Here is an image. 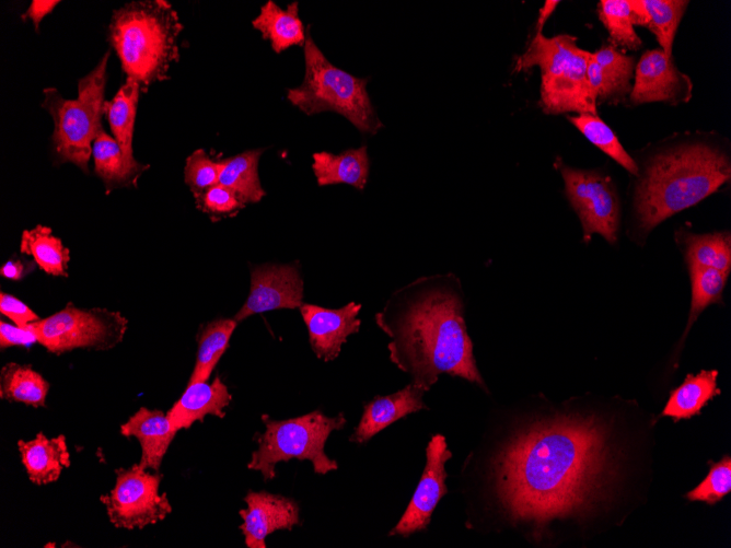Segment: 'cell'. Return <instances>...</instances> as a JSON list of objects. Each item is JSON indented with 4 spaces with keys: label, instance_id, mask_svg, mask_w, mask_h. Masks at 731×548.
<instances>
[{
    "label": "cell",
    "instance_id": "obj_1",
    "mask_svg": "<svg viewBox=\"0 0 731 548\" xmlns=\"http://www.w3.org/2000/svg\"><path fill=\"white\" fill-rule=\"evenodd\" d=\"M617 432L604 416L566 407L521 421L486 464L491 505L536 540L555 523L608 511L629 459Z\"/></svg>",
    "mask_w": 731,
    "mask_h": 548
},
{
    "label": "cell",
    "instance_id": "obj_2",
    "mask_svg": "<svg viewBox=\"0 0 731 548\" xmlns=\"http://www.w3.org/2000/svg\"><path fill=\"white\" fill-rule=\"evenodd\" d=\"M461 280L454 273L420 277L392 293L376 325L390 337L391 361L427 392L441 374L487 392L465 323Z\"/></svg>",
    "mask_w": 731,
    "mask_h": 548
},
{
    "label": "cell",
    "instance_id": "obj_3",
    "mask_svg": "<svg viewBox=\"0 0 731 548\" xmlns=\"http://www.w3.org/2000/svg\"><path fill=\"white\" fill-rule=\"evenodd\" d=\"M730 176L729 143L716 131L677 132L655 143L638 165L635 232L646 237L668 218L713 194Z\"/></svg>",
    "mask_w": 731,
    "mask_h": 548
},
{
    "label": "cell",
    "instance_id": "obj_4",
    "mask_svg": "<svg viewBox=\"0 0 731 548\" xmlns=\"http://www.w3.org/2000/svg\"><path fill=\"white\" fill-rule=\"evenodd\" d=\"M183 30L177 12L164 0L135 1L114 11L108 38L128 79L141 91L169 77L179 58L177 38Z\"/></svg>",
    "mask_w": 731,
    "mask_h": 548
},
{
    "label": "cell",
    "instance_id": "obj_5",
    "mask_svg": "<svg viewBox=\"0 0 731 548\" xmlns=\"http://www.w3.org/2000/svg\"><path fill=\"white\" fill-rule=\"evenodd\" d=\"M577 39L568 34L546 37L535 33L525 51L514 60L515 72L539 68L538 106L546 115H596L587 74L591 53L579 47Z\"/></svg>",
    "mask_w": 731,
    "mask_h": 548
},
{
    "label": "cell",
    "instance_id": "obj_6",
    "mask_svg": "<svg viewBox=\"0 0 731 548\" xmlns=\"http://www.w3.org/2000/svg\"><path fill=\"white\" fill-rule=\"evenodd\" d=\"M303 50V81L287 91V100L294 107L308 116L335 112L362 133L375 135L383 128L367 91V79L355 77L328 61L309 31Z\"/></svg>",
    "mask_w": 731,
    "mask_h": 548
},
{
    "label": "cell",
    "instance_id": "obj_7",
    "mask_svg": "<svg viewBox=\"0 0 731 548\" xmlns=\"http://www.w3.org/2000/svg\"><path fill=\"white\" fill-rule=\"evenodd\" d=\"M107 50L96 67L78 82V97L67 100L55 88L44 89L42 106L51 115L54 132L51 142L60 162H70L83 172L89 171L92 143L103 130L104 93Z\"/></svg>",
    "mask_w": 731,
    "mask_h": 548
},
{
    "label": "cell",
    "instance_id": "obj_8",
    "mask_svg": "<svg viewBox=\"0 0 731 548\" xmlns=\"http://www.w3.org/2000/svg\"><path fill=\"white\" fill-rule=\"evenodd\" d=\"M265 431L258 435V447L252 453L247 468L259 471L264 480L276 476V465L292 458L310 460L315 474L336 470L338 464L325 452V443L335 430L346 424L344 413L328 417L321 410L286 420L263 416Z\"/></svg>",
    "mask_w": 731,
    "mask_h": 548
},
{
    "label": "cell",
    "instance_id": "obj_9",
    "mask_svg": "<svg viewBox=\"0 0 731 548\" xmlns=\"http://www.w3.org/2000/svg\"><path fill=\"white\" fill-rule=\"evenodd\" d=\"M31 325L38 343L51 353L61 354L78 348L107 350L115 347L123 340L128 320L117 311L85 310L69 303Z\"/></svg>",
    "mask_w": 731,
    "mask_h": 548
},
{
    "label": "cell",
    "instance_id": "obj_10",
    "mask_svg": "<svg viewBox=\"0 0 731 548\" xmlns=\"http://www.w3.org/2000/svg\"><path fill=\"white\" fill-rule=\"evenodd\" d=\"M554 166L561 174L566 198L581 222L583 240L589 242L599 234L614 244L620 226V201L612 178L599 170L566 165L559 156Z\"/></svg>",
    "mask_w": 731,
    "mask_h": 548
},
{
    "label": "cell",
    "instance_id": "obj_11",
    "mask_svg": "<svg viewBox=\"0 0 731 548\" xmlns=\"http://www.w3.org/2000/svg\"><path fill=\"white\" fill-rule=\"evenodd\" d=\"M162 475L149 473L141 465L116 470V482L102 495L109 522L117 528L142 529L163 521L172 505L166 493H160Z\"/></svg>",
    "mask_w": 731,
    "mask_h": 548
},
{
    "label": "cell",
    "instance_id": "obj_12",
    "mask_svg": "<svg viewBox=\"0 0 731 548\" xmlns=\"http://www.w3.org/2000/svg\"><path fill=\"white\" fill-rule=\"evenodd\" d=\"M452 457L444 435H432L426 447V465L414 494L388 536L407 537L425 530L439 501L448 493L446 462Z\"/></svg>",
    "mask_w": 731,
    "mask_h": 548
},
{
    "label": "cell",
    "instance_id": "obj_13",
    "mask_svg": "<svg viewBox=\"0 0 731 548\" xmlns=\"http://www.w3.org/2000/svg\"><path fill=\"white\" fill-rule=\"evenodd\" d=\"M693 82L661 48L642 53L635 67L631 91L627 97L630 106L653 102L671 105L687 103L692 98Z\"/></svg>",
    "mask_w": 731,
    "mask_h": 548
},
{
    "label": "cell",
    "instance_id": "obj_14",
    "mask_svg": "<svg viewBox=\"0 0 731 548\" xmlns=\"http://www.w3.org/2000/svg\"><path fill=\"white\" fill-rule=\"evenodd\" d=\"M303 281L292 265H262L251 272V290L244 305L233 317L248 316L280 308H300L303 304Z\"/></svg>",
    "mask_w": 731,
    "mask_h": 548
},
{
    "label": "cell",
    "instance_id": "obj_15",
    "mask_svg": "<svg viewBox=\"0 0 731 548\" xmlns=\"http://www.w3.org/2000/svg\"><path fill=\"white\" fill-rule=\"evenodd\" d=\"M246 509L240 510V529L248 548H265L266 537L275 530H291L300 523L298 503L287 497L267 491H248Z\"/></svg>",
    "mask_w": 731,
    "mask_h": 548
},
{
    "label": "cell",
    "instance_id": "obj_16",
    "mask_svg": "<svg viewBox=\"0 0 731 548\" xmlns=\"http://www.w3.org/2000/svg\"><path fill=\"white\" fill-rule=\"evenodd\" d=\"M360 310L361 304L356 302L339 308L302 304L300 312L309 331L311 348L318 359L329 362L338 357L348 337L360 329Z\"/></svg>",
    "mask_w": 731,
    "mask_h": 548
},
{
    "label": "cell",
    "instance_id": "obj_17",
    "mask_svg": "<svg viewBox=\"0 0 731 548\" xmlns=\"http://www.w3.org/2000/svg\"><path fill=\"white\" fill-rule=\"evenodd\" d=\"M635 67V57L625 55L612 45H603L591 53L587 74L596 106L617 105L627 101Z\"/></svg>",
    "mask_w": 731,
    "mask_h": 548
},
{
    "label": "cell",
    "instance_id": "obj_18",
    "mask_svg": "<svg viewBox=\"0 0 731 548\" xmlns=\"http://www.w3.org/2000/svg\"><path fill=\"white\" fill-rule=\"evenodd\" d=\"M425 393V390L410 383L394 394L375 396L364 404L361 419L355 428L350 441L358 444L366 443L383 429L407 415L428 409L422 400Z\"/></svg>",
    "mask_w": 731,
    "mask_h": 548
},
{
    "label": "cell",
    "instance_id": "obj_19",
    "mask_svg": "<svg viewBox=\"0 0 731 548\" xmlns=\"http://www.w3.org/2000/svg\"><path fill=\"white\" fill-rule=\"evenodd\" d=\"M231 399L227 385L217 376L211 384H188L166 416L177 432L188 429L195 421H202L207 415L223 418Z\"/></svg>",
    "mask_w": 731,
    "mask_h": 548
},
{
    "label": "cell",
    "instance_id": "obj_20",
    "mask_svg": "<svg viewBox=\"0 0 731 548\" xmlns=\"http://www.w3.org/2000/svg\"><path fill=\"white\" fill-rule=\"evenodd\" d=\"M120 433L138 439L141 446L139 465L158 471L176 431L166 413L141 407L120 425Z\"/></svg>",
    "mask_w": 731,
    "mask_h": 548
},
{
    "label": "cell",
    "instance_id": "obj_21",
    "mask_svg": "<svg viewBox=\"0 0 731 548\" xmlns=\"http://www.w3.org/2000/svg\"><path fill=\"white\" fill-rule=\"evenodd\" d=\"M22 464L30 480L37 485L56 481L70 466V454L65 435L48 439L43 432L30 441L18 442Z\"/></svg>",
    "mask_w": 731,
    "mask_h": 548
},
{
    "label": "cell",
    "instance_id": "obj_22",
    "mask_svg": "<svg viewBox=\"0 0 731 548\" xmlns=\"http://www.w3.org/2000/svg\"><path fill=\"white\" fill-rule=\"evenodd\" d=\"M367 145L348 149L339 154L326 151L313 154V173L320 186L347 184L362 190L370 172Z\"/></svg>",
    "mask_w": 731,
    "mask_h": 548
},
{
    "label": "cell",
    "instance_id": "obj_23",
    "mask_svg": "<svg viewBox=\"0 0 731 548\" xmlns=\"http://www.w3.org/2000/svg\"><path fill=\"white\" fill-rule=\"evenodd\" d=\"M634 24L646 26L660 48L672 57L675 33L689 4L686 0H628Z\"/></svg>",
    "mask_w": 731,
    "mask_h": 548
},
{
    "label": "cell",
    "instance_id": "obj_24",
    "mask_svg": "<svg viewBox=\"0 0 731 548\" xmlns=\"http://www.w3.org/2000/svg\"><path fill=\"white\" fill-rule=\"evenodd\" d=\"M252 25L260 32L264 39L270 42L277 54L295 45H304L306 32L299 16L297 1L291 2L287 9H281L275 1L268 0L253 19Z\"/></svg>",
    "mask_w": 731,
    "mask_h": 548
},
{
    "label": "cell",
    "instance_id": "obj_25",
    "mask_svg": "<svg viewBox=\"0 0 731 548\" xmlns=\"http://www.w3.org/2000/svg\"><path fill=\"white\" fill-rule=\"evenodd\" d=\"M717 377V370H701L696 375L688 374L683 383L670 393L659 418L670 417L678 422L699 415L709 400L721 394Z\"/></svg>",
    "mask_w": 731,
    "mask_h": 548
},
{
    "label": "cell",
    "instance_id": "obj_26",
    "mask_svg": "<svg viewBox=\"0 0 731 548\" xmlns=\"http://www.w3.org/2000/svg\"><path fill=\"white\" fill-rule=\"evenodd\" d=\"M94 171L109 188L124 186L138 178L146 165L129 161L114 137L104 129L92 143Z\"/></svg>",
    "mask_w": 731,
    "mask_h": 548
},
{
    "label": "cell",
    "instance_id": "obj_27",
    "mask_svg": "<svg viewBox=\"0 0 731 548\" xmlns=\"http://www.w3.org/2000/svg\"><path fill=\"white\" fill-rule=\"evenodd\" d=\"M676 238L682 244L687 267H707L730 272L731 235L729 231L704 234L680 231Z\"/></svg>",
    "mask_w": 731,
    "mask_h": 548
},
{
    "label": "cell",
    "instance_id": "obj_28",
    "mask_svg": "<svg viewBox=\"0 0 731 548\" xmlns=\"http://www.w3.org/2000/svg\"><path fill=\"white\" fill-rule=\"evenodd\" d=\"M140 91L138 82L126 78V82L119 88L113 100L105 101L104 104V115L114 138L125 156L131 162H136L132 154V137Z\"/></svg>",
    "mask_w": 731,
    "mask_h": 548
},
{
    "label": "cell",
    "instance_id": "obj_29",
    "mask_svg": "<svg viewBox=\"0 0 731 548\" xmlns=\"http://www.w3.org/2000/svg\"><path fill=\"white\" fill-rule=\"evenodd\" d=\"M262 149L248 150L222 161L220 185L231 189L244 203L258 202L265 196L258 177Z\"/></svg>",
    "mask_w": 731,
    "mask_h": 548
},
{
    "label": "cell",
    "instance_id": "obj_30",
    "mask_svg": "<svg viewBox=\"0 0 731 548\" xmlns=\"http://www.w3.org/2000/svg\"><path fill=\"white\" fill-rule=\"evenodd\" d=\"M21 253L31 255L37 266L51 276H68L70 253L51 229L42 224L24 230L21 237Z\"/></svg>",
    "mask_w": 731,
    "mask_h": 548
},
{
    "label": "cell",
    "instance_id": "obj_31",
    "mask_svg": "<svg viewBox=\"0 0 731 548\" xmlns=\"http://www.w3.org/2000/svg\"><path fill=\"white\" fill-rule=\"evenodd\" d=\"M49 383L30 365L10 362L0 372L2 399L23 403L32 407L45 405Z\"/></svg>",
    "mask_w": 731,
    "mask_h": 548
},
{
    "label": "cell",
    "instance_id": "obj_32",
    "mask_svg": "<svg viewBox=\"0 0 731 548\" xmlns=\"http://www.w3.org/2000/svg\"><path fill=\"white\" fill-rule=\"evenodd\" d=\"M234 318H221L208 323L198 334V349L194 371L188 384L206 382L228 348L236 327Z\"/></svg>",
    "mask_w": 731,
    "mask_h": 548
},
{
    "label": "cell",
    "instance_id": "obj_33",
    "mask_svg": "<svg viewBox=\"0 0 731 548\" xmlns=\"http://www.w3.org/2000/svg\"><path fill=\"white\" fill-rule=\"evenodd\" d=\"M567 119L595 147L622 165L629 174L638 175L635 159L624 149L617 136L597 115H567Z\"/></svg>",
    "mask_w": 731,
    "mask_h": 548
},
{
    "label": "cell",
    "instance_id": "obj_34",
    "mask_svg": "<svg viewBox=\"0 0 731 548\" xmlns=\"http://www.w3.org/2000/svg\"><path fill=\"white\" fill-rule=\"evenodd\" d=\"M692 298L688 319L682 336L683 343L695 320L707 306L722 303V293L730 272L713 268L688 266Z\"/></svg>",
    "mask_w": 731,
    "mask_h": 548
},
{
    "label": "cell",
    "instance_id": "obj_35",
    "mask_svg": "<svg viewBox=\"0 0 731 548\" xmlns=\"http://www.w3.org/2000/svg\"><path fill=\"white\" fill-rule=\"evenodd\" d=\"M597 14L610 35L612 46L627 50L640 49L642 43L635 31L628 0H601L597 4Z\"/></svg>",
    "mask_w": 731,
    "mask_h": 548
},
{
    "label": "cell",
    "instance_id": "obj_36",
    "mask_svg": "<svg viewBox=\"0 0 731 548\" xmlns=\"http://www.w3.org/2000/svg\"><path fill=\"white\" fill-rule=\"evenodd\" d=\"M731 492V457L724 455L712 463L705 479L688 491L684 497L694 502L699 501L708 505L720 502Z\"/></svg>",
    "mask_w": 731,
    "mask_h": 548
},
{
    "label": "cell",
    "instance_id": "obj_37",
    "mask_svg": "<svg viewBox=\"0 0 731 548\" xmlns=\"http://www.w3.org/2000/svg\"><path fill=\"white\" fill-rule=\"evenodd\" d=\"M221 168L222 161L210 159L204 149L195 150L186 159L185 183L195 198L219 183Z\"/></svg>",
    "mask_w": 731,
    "mask_h": 548
},
{
    "label": "cell",
    "instance_id": "obj_38",
    "mask_svg": "<svg viewBox=\"0 0 731 548\" xmlns=\"http://www.w3.org/2000/svg\"><path fill=\"white\" fill-rule=\"evenodd\" d=\"M198 208L211 217L233 214L245 203L229 188L217 184L196 198Z\"/></svg>",
    "mask_w": 731,
    "mask_h": 548
},
{
    "label": "cell",
    "instance_id": "obj_39",
    "mask_svg": "<svg viewBox=\"0 0 731 548\" xmlns=\"http://www.w3.org/2000/svg\"><path fill=\"white\" fill-rule=\"evenodd\" d=\"M0 311L18 326H26L39 319L26 304L4 292L0 294Z\"/></svg>",
    "mask_w": 731,
    "mask_h": 548
},
{
    "label": "cell",
    "instance_id": "obj_40",
    "mask_svg": "<svg viewBox=\"0 0 731 548\" xmlns=\"http://www.w3.org/2000/svg\"><path fill=\"white\" fill-rule=\"evenodd\" d=\"M37 342V335L31 324L26 326H13L1 320L0 323V347L1 349L21 346L26 347Z\"/></svg>",
    "mask_w": 731,
    "mask_h": 548
},
{
    "label": "cell",
    "instance_id": "obj_41",
    "mask_svg": "<svg viewBox=\"0 0 731 548\" xmlns=\"http://www.w3.org/2000/svg\"><path fill=\"white\" fill-rule=\"evenodd\" d=\"M59 3L57 0H33L24 14L23 20L30 19L37 31L42 20Z\"/></svg>",
    "mask_w": 731,
    "mask_h": 548
},
{
    "label": "cell",
    "instance_id": "obj_42",
    "mask_svg": "<svg viewBox=\"0 0 731 548\" xmlns=\"http://www.w3.org/2000/svg\"><path fill=\"white\" fill-rule=\"evenodd\" d=\"M1 276L18 280L25 273V265L18 259H10L1 267Z\"/></svg>",
    "mask_w": 731,
    "mask_h": 548
},
{
    "label": "cell",
    "instance_id": "obj_43",
    "mask_svg": "<svg viewBox=\"0 0 731 548\" xmlns=\"http://www.w3.org/2000/svg\"><path fill=\"white\" fill-rule=\"evenodd\" d=\"M558 3H559V1H557V0L545 1L544 5L539 9L537 22H536V25H535V33H542L544 24L549 19V16L553 14V12L557 8Z\"/></svg>",
    "mask_w": 731,
    "mask_h": 548
}]
</instances>
